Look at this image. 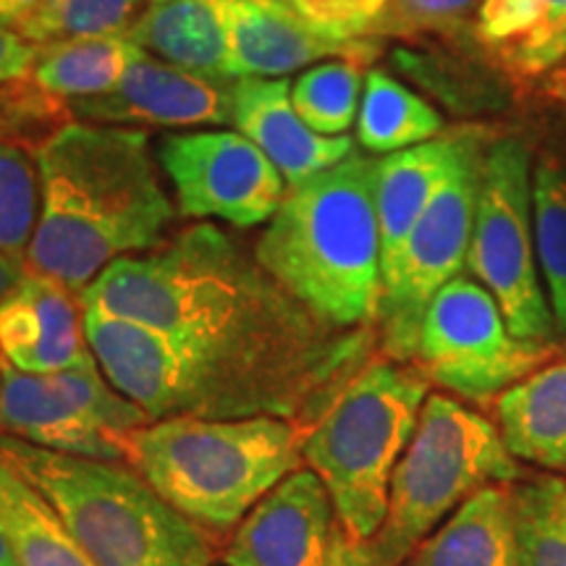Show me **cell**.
I'll use <instances>...</instances> for the list:
<instances>
[{
  "instance_id": "cell-1",
  "label": "cell",
  "mask_w": 566,
  "mask_h": 566,
  "mask_svg": "<svg viewBox=\"0 0 566 566\" xmlns=\"http://www.w3.org/2000/svg\"><path fill=\"white\" fill-rule=\"evenodd\" d=\"M82 307L101 373L153 422L281 417L310 433L370 365V331L323 321L212 223L113 263Z\"/></svg>"
},
{
  "instance_id": "cell-2",
  "label": "cell",
  "mask_w": 566,
  "mask_h": 566,
  "mask_svg": "<svg viewBox=\"0 0 566 566\" xmlns=\"http://www.w3.org/2000/svg\"><path fill=\"white\" fill-rule=\"evenodd\" d=\"M40 212L27 265L84 294L113 263L166 242L176 208L145 129L69 122L34 147Z\"/></svg>"
},
{
  "instance_id": "cell-3",
  "label": "cell",
  "mask_w": 566,
  "mask_h": 566,
  "mask_svg": "<svg viewBox=\"0 0 566 566\" xmlns=\"http://www.w3.org/2000/svg\"><path fill=\"white\" fill-rule=\"evenodd\" d=\"M375 168L357 150L289 189L252 250L289 294L349 331L373 328L384 292Z\"/></svg>"
},
{
  "instance_id": "cell-4",
  "label": "cell",
  "mask_w": 566,
  "mask_h": 566,
  "mask_svg": "<svg viewBox=\"0 0 566 566\" xmlns=\"http://www.w3.org/2000/svg\"><path fill=\"white\" fill-rule=\"evenodd\" d=\"M307 430L281 417H168L124 436V462L205 533H229L304 467Z\"/></svg>"
},
{
  "instance_id": "cell-5",
  "label": "cell",
  "mask_w": 566,
  "mask_h": 566,
  "mask_svg": "<svg viewBox=\"0 0 566 566\" xmlns=\"http://www.w3.org/2000/svg\"><path fill=\"white\" fill-rule=\"evenodd\" d=\"M0 454L51 501L92 566H212L210 533L126 462L59 454L0 433Z\"/></svg>"
},
{
  "instance_id": "cell-6",
  "label": "cell",
  "mask_w": 566,
  "mask_h": 566,
  "mask_svg": "<svg viewBox=\"0 0 566 566\" xmlns=\"http://www.w3.org/2000/svg\"><path fill=\"white\" fill-rule=\"evenodd\" d=\"M430 384L415 367L375 359L304 438V464L323 480L336 520L370 543L384 527L388 491L412 441Z\"/></svg>"
},
{
  "instance_id": "cell-7",
  "label": "cell",
  "mask_w": 566,
  "mask_h": 566,
  "mask_svg": "<svg viewBox=\"0 0 566 566\" xmlns=\"http://www.w3.org/2000/svg\"><path fill=\"white\" fill-rule=\"evenodd\" d=\"M520 478L495 422L451 396L430 394L394 470L384 527L370 548L384 566H405L472 495Z\"/></svg>"
},
{
  "instance_id": "cell-8",
  "label": "cell",
  "mask_w": 566,
  "mask_h": 566,
  "mask_svg": "<svg viewBox=\"0 0 566 566\" xmlns=\"http://www.w3.org/2000/svg\"><path fill=\"white\" fill-rule=\"evenodd\" d=\"M467 268L520 342L554 346L556 323L535 254L533 158L520 137H493L483 155Z\"/></svg>"
},
{
  "instance_id": "cell-9",
  "label": "cell",
  "mask_w": 566,
  "mask_h": 566,
  "mask_svg": "<svg viewBox=\"0 0 566 566\" xmlns=\"http://www.w3.org/2000/svg\"><path fill=\"white\" fill-rule=\"evenodd\" d=\"M556 346L520 342L483 283L459 273L424 310L412 367L428 384L467 401L499 399Z\"/></svg>"
},
{
  "instance_id": "cell-10",
  "label": "cell",
  "mask_w": 566,
  "mask_h": 566,
  "mask_svg": "<svg viewBox=\"0 0 566 566\" xmlns=\"http://www.w3.org/2000/svg\"><path fill=\"white\" fill-rule=\"evenodd\" d=\"M491 142V134H485L462 155L409 233L394 271L384 279L375 328L380 352L391 363L412 367L424 310L446 283L467 268L475 229L480 171Z\"/></svg>"
},
{
  "instance_id": "cell-11",
  "label": "cell",
  "mask_w": 566,
  "mask_h": 566,
  "mask_svg": "<svg viewBox=\"0 0 566 566\" xmlns=\"http://www.w3.org/2000/svg\"><path fill=\"white\" fill-rule=\"evenodd\" d=\"M158 163L171 181L176 212L237 229L271 223L286 200V181L254 142L237 129L166 134Z\"/></svg>"
},
{
  "instance_id": "cell-12",
  "label": "cell",
  "mask_w": 566,
  "mask_h": 566,
  "mask_svg": "<svg viewBox=\"0 0 566 566\" xmlns=\"http://www.w3.org/2000/svg\"><path fill=\"white\" fill-rule=\"evenodd\" d=\"M237 80L208 76L142 55L111 92L71 101L69 113L82 124L124 129H223L233 122Z\"/></svg>"
},
{
  "instance_id": "cell-13",
  "label": "cell",
  "mask_w": 566,
  "mask_h": 566,
  "mask_svg": "<svg viewBox=\"0 0 566 566\" xmlns=\"http://www.w3.org/2000/svg\"><path fill=\"white\" fill-rule=\"evenodd\" d=\"M336 525L334 501L323 480L302 467L239 522L223 551V564L325 566Z\"/></svg>"
},
{
  "instance_id": "cell-14",
  "label": "cell",
  "mask_w": 566,
  "mask_h": 566,
  "mask_svg": "<svg viewBox=\"0 0 566 566\" xmlns=\"http://www.w3.org/2000/svg\"><path fill=\"white\" fill-rule=\"evenodd\" d=\"M223 6L229 21L231 80H283L336 59L359 61L367 66L380 51L378 42L370 38H336L268 0H223Z\"/></svg>"
},
{
  "instance_id": "cell-15",
  "label": "cell",
  "mask_w": 566,
  "mask_h": 566,
  "mask_svg": "<svg viewBox=\"0 0 566 566\" xmlns=\"http://www.w3.org/2000/svg\"><path fill=\"white\" fill-rule=\"evenodd\" d=\"M0 352L11 367L30 375L97 365L84 334L82 296L40 273L27 275L0 304Z\"/></svg>"
},
{
  "instance_id": "cell-16",
  "label": "cell",
  "mask_w": 566,
  "mask_h": 566,
  "mask_svg": "<svg viewBox=\"0 0 566 566\" xmlns=\"http://www.w3.org/2000/svg\"><path fill=\"white\" fill-rule=\"evenodd\" d=\"M231 124L263 150L265 158L281 171L289 189L331 171L357 153L349 134L323 137L296 116L289 80H260V76L237 80Z\"/></svg>"
},
{
  "instance_id": "cell-17",
  "label": "cell",
  "mask_w": 566,
  "mask_h": 566,
  "mask_svg": "<svg viewBox=\"0 0 566 566\" xmlns=\"http://www.w3.org/2000/svg\"><path fill=\"white\" fill-rule=\"evenodd\" d=\"M485 134L488 132L478 129V126L454 129L378 160V168H375V210H378L384 279L394 271L409 233L415 231L422 212L433 202L438 189L454 171L462 155Z\"/></svg>"
},
{
  "instance_id": "cell-18",
  "label": "cell",
  "mask_w": 566,
  "mask_h": 566,
  "mask_svg": "<svg viewBox=\"0 0 566 566\" xmlns=\"http://www.w3.org/2000/svg\"><path fill=\"white\" fill-rule=\"evenodd\" d=\"M0 433L59 454L124 462L122 443L92 424L53 386L51 375H30L6 365L0 384Z\"/></svg>"
},
{
  "instance_id": "cell-19",
  "label": "cell",
  "mask_w": 566,
  "mask_h": 566,
  "mask_svg": "<svg viewBox=\"0 0 566 566\" xmlns=\"http://www.w3.org/2000/svg\"><path fill=\"white\" fill-rule=\"evenodd\" d=\"M126 38L171 66L229 76L231 48L223 0H150Z\"/></svg>"
},
{
  "instance_id": "cell-20",
  "label": "cell",
  "mask_w": 566,
  "mask_h": 566,
  "mask_svg": "<svg viewBox=\"0 0 566 566\" xmlns=\"http://www.w3.org/2000/svg\"><path fill=\"white\" fill-rule=\"evenodd\" d=\"M495 428L516 462L566 472V357L506 388L495 399Z\"/></svg>"
},
{
  "instance_id": "cell-21",
  "label": "cell",
  "mask_w": 566,
  "mask_h": 566,
  "mask_svg": "<svg viewBox=\"0 0 566 566\" xmlns=\"http://www.w3.org/2000/svg\"><path fill=\"white\" fill-rule=\"evenodd\" d=\"M405 566H516L509 485H491L472 495Z\"/></svg>"
},
{
  "instance_id": "cell-22",
  "label": "cell",
  "mask_w": 566,
  "mask_h": 566,
  "mask_svg": "<svg viewBox=\"0 0 566 566\" xmlns=\"http://www.w3.org/2000/svg\"><path fill=\"white\" fill-rule=\"evenodd\" d=\"M0 535L19 566H92L51 501L0 454Z\"/></svg>"
},
{
  "instance_id": "cell-23",
  "label": "cell",
  "mask_w": 566,
  "mask_h": 566,
  "mask_svg": "<svg viewBox=\"0 0 566 566\" xmlns=\"http://www.w3.org/2000/svg\"><path fill=\"white\" fill-rule=\"evenodd\" d=\"M142 55L145 51H139L126 34L59 40L38 45L30 76L34 87L45 95L71 103L111 92Z\"/></svg>"
},
{
  "instance_id": "cell-24",
  "label": "cell",
  "mask_w": 566,
  "mask_h": 566,
  "mask_svg": "<svg viewBox=\"0 0 566 566\" xmlns=\"http://www.w3.org/2000/svg\"><path fill=\"white\" fill-rule=\"evenodd\" d=\"M478 34L514 69L535 74L566 55V0H483Z\"/></svg>"
},
{
  "instance_id": "cell-25",
  "label": "cell",
  "mask_w": 566,
  "mask_h": 566,
  "mask_svg": "<svg viewBox=\"0 0 566 566\" xmlns=\"http://www.w3.org/2000/svg\"><path fill=\"white\" fill-rule=\"evenodd\" d=\"M443 118L424 97L384 69L365 76L357 116V142L367 153H401L441 137Z\"/></svg>"
},
{
  "instance_id": "cell-26",
  "label": "cell",
  "mask_w": 566,
  "mask_h": 566,
  "mask_svg": "<svg viewBox=\"0 0 566 566\" xmlns=\"http://www.w3.org/2000/svg\"><path fill=\"white\" fill-rule=\"evenodd\" d=\"M533 229L556 336H566V163L556 153L533 160Z\"/></svg>"
},
{
  "instance_id": "cell-27",
  "label": "cell",
  "mask_w": 566,
  "mask_h": 566,
  "mask_svg": "<svg viewBox=\"0 0 566 566\" xmlns=\"http://www.w3.org/2000/svg\"><path fill=\"white\" fill-rule=\"evenodd\" d=\"M509 491L516 566H566V480L520 478Z\"/></svg>"
},
{
  "instance_id": "cell-28",
  "label": "cell",
  "mask_w": 566,
  "mask_h": 566,
  "mask_svg": "<svg viewBox=\"0 0 566 566\" xmlns=\"http://www.w3.org/2000/svg\"><path fill=\"white\" fill-rule=\"evenodd\" d=\"M365 63L325 61L310 66L292 84L296 116L323 137H346L359 116L365 90Z\"/></svg>"
},
{
  "instance_id": "cell-29",
  "label": "cell",
  "mask_w": 566,
  "mask_h": 566,
  "mask_svg": "<svg viewBox=\"0 0 566 566\" xmlns=\"http://www.w3.org/2000/svg\"><path fill=\"white\" fill-rule=\"evenodd\" d=\"M139 9L142 0H45L17 32L34 45L126 34Z\"/></svg>"
},
{
  "instance_id": "cell-30",
  "label": "cell",
  "mask_w": 566,
  "mask_h": 566,
  "mask_svg": "<svg viewBox=\"0 0 566 566\" xmlns=\"http://www.w3.org/2000/svg\"><path fill=\"white\" fill-rule=\"evenodd\" d=\"M40 212V174L34 153L0 139V250L27 254Z\"/></svg>"
},
{
  "instance_id": "cell-31",
  "label": "cell",
  "mask_w": 566,
  "mask_h": 566,
  "mask_svg": "<svg viewBox=\"0 0 566 566\" xmlns=\"http://www.w3.org/2000/svg\"><path fill=\"white\" fill-rule=\"evenodd\" d=\"M51 380L71 405L80 409L101 433L113 438V441L122 443L126 433L153 422L134 401L126 399L124 394H118L108 384V378H105L97 365L55 373L51 375Z\"/></svg>"
},
{
  "instance_id": "cell-32",
  "label": "cell",
  "mask_w": 566,
  "mask_h": 566,
  "mask_svg": "<svg viewBox=\"0 0 566 566\" xmlns=\"http://www.w3.org/2000/svg\"><path fill=\"white\" fill-rule=\"evenodd\" d=\"M483 0H388L375 38H412L422 32H449L462 27Z\"/></svg>"
},
{
  "instance_id": "cell-33",
  "label": "cell",
  "mask_w": 566,
  "mask_h": 566,
  "mask_svg": "<svg viewBox=\"0 0 566 566\" xmlns=\"http://www.w3.org/2000/svg\"><path fill=\"white\" fill-rule=\"evenodd\" d=\"M388 0H302L296 17L344 40L375 38Z\"/></svg>"
},
{
  "instance_id": "cell-34",
  "label": "cell",
  "mask_w": 566,
  "mask_h": 566,
  "mask_svg": "<svg viewBox=\"0 0 566 566\" xmlns=\"http://www.w3.org/2000/svg\"><path fill=\"white\" fill-rule=\"evenodd\" d=\"M38 45L13 30L9 24H0V87L24 80L32 74Z\"/></svg>"
},
{
  "instance_id": "cell-35",
  "label": "cell",
  "mask_w": 566,
  "mask_h": 566,
  "mask_svg": "<svg viewBox=\"0 0 566 566\" xmlns=\"http://www.w3.org/2000/svg\"><path fill=\"white\" fill-rule=\"evenodd\" d=\"M325 566H384L370 543L352 537L342 525H336L331 554L325 558Z\"/></svg>"
},
{
  "instance_id": "cell-36",
  "label": "cell",
  "mask_w": 566,
  "mask_h": 566,
  "mask_svg": "<svg viewBox=\"0 0 566 566\" xmlns=\"http://www.w3.org/2000/svg\"><path fill=\"white\" fill-rule=\"evenodd\" d=\"M30 273L32 271L30 265H27V254L0 250V304L17 292Z\"/></svg>"
},
{
  "instance_id": "cell-37",
  "label": "cell",
  "mask_w": 566,
  "mask_h": 566,
  "mask_svg": "<svg viewBox=\"0 0 566 566\" xmlns=\"http://www.w3.org/2000/svg\"><path fill=\"white\" fill-rule=\"evenodd\" d=\"M42 3L45 0H0V24H9L13 30H19Z\"/></svg>"
},
{
  "instance_id": "cell-38",
  "label": "cell",
  "mask_w": 566,
  "mask_h": 566,
  "mask_svg": "<svg viewBox=\"0 0 566 566\" xmlns=\"http://www.w3.org/2000/svg\"><path fill=\"white\" fill-rule=\"evenodd\" d=\"M551 129H554V137L558 145H562V158L566 163V87L558 90L556 95V108L551 113Z\"/></svg>"
},
{
  "instance_id": "cell-39",
  "label": "cell",
  "mask_w": 566,
  "mask_h": 566,
  "mask_svg": "<svg viewBox=\"0 0 566 566\" xmlns=\"http://www.w3.org/2000/svg\"><path fill=\"white\" fill-rule=\"evenodd\" d=\"M0 566H19L17 558H13V554H11V548L6 546L3 535H0Z\"/></svg>"
},
{
  "instance_id": "cell-40",
  "label": "cell",
  "mask_w": 566,
  "mask_h": 566,
  "mask_svg": "<svg viewBox=\"0 0 566 566\" xmlns=\"http://www.w3.org/2000/svg\"><path fill=\"white\" fill-rule=\"evenodd\" d=\"M268 3L283 6V9H289V11H294V13H296V9H300V3H302V0H268Z\"/></svg>"
},
{
  "instance_id": "cell-41",
  "label": "cell",
  "mask_w": 566,
  "mask_h": 566,
  "mask_svg": "<svg viewBox=\"0 0 566 566\" xmlns=\"http://www.w3.org/2000/svg\"><path fill=\"white\" fill-rule=\"evenodd\" d=\"M147 3H150V0H147Z\"/></svg>"
}]
</instances>
